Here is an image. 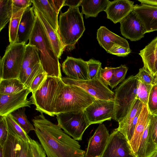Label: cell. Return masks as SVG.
I'll list each match as a JSON object with an SVG mask.
<instances>
[{
  "label": "cell",
  "mask_w": 157,
  "mask_h": 157,
  "mask_svg": "<svg viewBox=\"0 0 157 157\" xmlns=\"http://www.w3.org/2000/svg\"><path fill=\"white\" fill-rule=\"evenodd\" d=\"M43 113L32 120L35 133L47 157H85L79 143L58 125L47 119Z\"/></svg>",
  "instance_id": "cell-1"
},
{
  "label": "cell",
  "mask_w": 157,
  "mask_h": 157,
  "mask_svg": "<svg viewBox=\"0 0 157 157\" xmlns=\"http://www.w3.org/2000/svg\"><path fill=\"white\" fill-rule=\"evenodd\" d=\"M35 14L36 22L28 44L35 46L38 49L41 65L48 76L62 78L59 58L43 25Z\"/></svg>",
  "instance_id": "cell-2"
},
{
  "label": "cell",
  "mask_w": 157,
  "mask_h": 157,
  "mask_svg": "<svg viewBox=\"0 0 157 157\" xmlns=\"http://www.w3.org/2000/svg\"><path fill=\"white\" fill-rule=\"evenodd\" d=\"M82 14L78 7H70L61 12L58 21V33L65 49L73 50L85 31Z\"/></svg>",
  "instance_id": "cell-3"
},
{
  "label": "cell",
  "mask_w": 157,
  "mask_h": 157,
  "mask_svg": "<svg viewBox=\"0 0 157 157\" xmlns=\"http://www.w3.org/2000/svg\"><path fill=\"white\" fill-rule=\"evenodd\" d=\"M96 99L81 88L63 83L55 104V114L84 110Z\"/></svg>",
  "instance_id": "cell-4"
},
{
  "label": "cell",
  "mask_w": 157,
  "mask_h": 157,
  "mask_svg": "<svg viewBox=\"0 0 157 157\" xmlns=\"http://www.w3.org/2000/svg\"><path fill=\"white\" fill-rule=\"evenodd\" d=\"M63 83L62 78L48 76L41 86L32 93L30 98L36 110L54 117L56 101Z\"/></svg>",
  "instance_id": "cell-5"
},
{
  "label": "cell",
  "mask_w": 157,
  "mask_h": 157,
  "mask_svg": "<svg viewBox=\"0 0 157 157\" xmlns=\"http://www.w3.org/2000/svg\"><path fill=\"white\" fill-rule=\"evenodd\" d=\"M138 82L135 76H130L114 90L113 120L118 123L129 113L136 99Z\"/></svg>",
  "instance_id": "cell-6"
},
{
  "label": "cell",
  "mask_w": 157,
  "mask_h": 157,
  "mask_svg": "<svg viewBox=\"0 0 157 157\" xmlns=\"http://www.w3.org/2000/svg\"><path fill=\"white\" fill-rule=\"evenodd\" d=\"M26 44H10L0 58V80L19 78L24 57Z\"/></svg>",
  "instance_id": "cell-7"
},
{
  "label": "cell",
  "mask_w": 157,
  "mask_h": 157,
  "mask_svg": "<svg viewBox=\"0 0 157 157\" xmlns=\"http://www.w3.org/2000/svg\"><path fill=\"white\" fill-rule=\"evenodd\" d=\"M57 125L76 140H81L84 132L90 125L84 110L71 111L56 115Z\"/></svg>",
  "instance_id": "cell-8"
},
{
  "label": "cell",
  "mask_w": 157,
  "mask_h": 157,
  "mask_svg": "<svg viewBox=\"0 0 157 157\" xmlns=\"http://www.w3.org/2000/svg\"><path fill=\"white\" fill-rule=\"evenodd\" d=\"M62 80L65 84L78 86L96 99L113 101L114 93L104 83L98 76L87 80H78L64 77Z\"/></svg>",
  "instance_id": "cell-9"
},
{
  "label": "cell",
  "mask_w": 157,
  "mask_h": 157,
  "mask_svg": "<svg viewBox=\"0 0 157 157\" xmlns=\"http://www.w3.org/2000/svg\"><path fill=\"white\" fill-rule=\"evenodd\" d=\"M114 101L96 99L84 111L90 125L113 119Z\"/></svg>",
  "instance_id": "cell-10"
},
{
  "label": "cell",
  "mask_w": 157,
  "mask_h": 157,
  "mask_svg": "<svg viewBox=\"0 0 157 157\" xmlns=\"http://www.w3.org/2000/svg\"><path fill=\"white\" fill-rule=\"evenodd\" d=\"M31 92L29 89L26 88L14 94H0V116H6L21 108L30 107L33 103L27 97Z\"/></svg>",
  "instance_id": "cell-11"
},
{
  "label": "cell",
  "mask_w": 157,
  "mask_h": 157,
  "mask_svg": "<svg viewBox=\"0 0 157 157\" xmlns=\"http://www.w3.org/2000/svg\"><path fill=\"white\" fill-rule=\"evenodd\" d=\"M100 157H135L128 142L117 128L110 134L109 140Z\"/></svg>",
  "instance_id": "cell-12"
},
{
  "label": "cell",
  "mask_w": 157,
  "mask_h": 157,
  "mask_svg": "<svg viewBox=\"0 0 157 157\" xmlns=\"http://www.w3.org/2000/svg\"><path fill=\"white\" fill-rule=\"evenodd\" d=\"M120 23L121 34L131 41H136L140 40L146 33L143 23L133 10Z\"/></svg>",
  "instance_id": "cell-13"
},
{
  "label": "cell",
  "mask_w": 157,
  "mask_h": 157,
  "mask_svg": "<svg viewBox=\"0 0 157 157\" xmlns=\"http://www.w3.org/2000/svg\"><path fill=\"white\" fill-rule=\"evenodd\" d=\"M65 0H32V2L33 7L42 13L50 25L58 31V16Z\"/></svg>",
  "instance_id": "cell-14"
},
{
  "label": "cell",
  "mask_w": 157,
  "mask_h": 157,
  "mask_svg": "<svg viewBox=\"0 0 157 157\" xmlns=\"http://www.w3.org/2000/svg\"><path fill=\"white\" fill-rule=\"evenodd\" d=\"M109 135L104 124H100L89 140L85 157H100L106 147Z\"/></svg>",
  "instance_id": "cell-15"
},
{
  "label": "cell",
  "mask_w": 157,
  "mask_h": 157,
  "mask_svg": "<svg viewBox=\"0 0 157 157\" xmlns=\"http://www.w3.org/2000/svg\"><path fill=\"white\" fill-rule=\"evenodd\" d=\"M62 68L68 78L78 80L89 79L87 62L81 58L67 56L62 63Z\"/></svg>",
  "instance_id": "cell-16"
},
{
  "label": "cell",
  "mask_w": 157,
  "mask_h": 157,
  "mask_svg": "<svg viewBox=\"0 0 157 157\" xmlns=\"http://www.w3.org/2000/svg\"><path fill=\"white\" fill-rule=\"evenodd\" d=\"M133 11L143 23L146 33L157 31V6L136 4L134 6Z\"/></svg>",
  "instance_id": "cell-17"
},
{
  "label": "cell",
  "mask_w": 157,
  "mask_h": 157,
  "mask_svg": "<svg viewBox=\"0 0 157 157\" xmlns=\"http://www.w3.org/2000/svg\"><path fill=\"white\" fill-rule=\"evenodd\" d=\"M36 19L34 7L26 8L20 21L15 43L26 44L29 39Z\"/></svg>",
  "instance_id": "cell-18"
},
{
  "label": "cell",
  "mask_w": 157,
  "mask_h": 157,
  "mask_svg": "<svg viewBox=\"0 0 157 157\" xmlns=\"http://www.w3.org/2000/svg\"><path fill=\"white\" fill-rule=\"evenodd\" d=\"M134 2L129 0H116L109 2L105 10L107 18L114 23L120 22L133 10Z\"/></svg>",
  "instance_id": "cell-19"
},
{
  "label": "cell",
  "mask_w": 157,
  "mask_h": 157,
  "mask_svg": "<svg viewBox=\"0 0 157 157\" xmlns=\"http://www.w3.org/2000/svg\"><path fill=\"white\" fill-rule=\"evenodd\" d=\"M150 117V114L147 105L144 104L133 136L128 143L132 152L135 157L137 156L141 139L145 127L149 121Z\"/></svg>",
  "instance_id": "cell-20"
},
{
  "label": "cell",
  "mask_w": 157,
  "mask_h": 157,
  "mask_svg": "<svg viewBox=\"0 0 157 157\" xmlns=\"http://www.w3.org/2000/svg\"><path fill=\"white\" fill-rule=\"evenodd\" d=\"M97 39L100 46L107 52L116 44L130 48L128 41L113 33L105 27L101 26L97 30Z\"/></svg>",
  "instance_id": "cell-21"
},
{
  "label": "cell",
  "mask_w": 157,
  "mask_h": 157,
  "mask_svg": "<svg viewBox=\"0 0 157 157\" xmlns=\"http://www.w3.org/2000/svg\"><path fill=\"white\" fill-rule=\"evenodd\" d=\"M34 11L43 25L54 51L59 59L65 48L61 41L58 32L50 25L41 12L34 7Z\"/></svg>",
  "instance_id": "cell-22"
},
{
  "label": "cell",
  "mask_w": 157,
  "mask_h": 157,
  "mask_svg": "<svg viewBox=\"0 0 157 157\" xmlns=\"http://www.w3.org/2000/svg\"><path fill=\"white\" fill-rule=\"evenodd\" d=\"M110 2L108 0H82L81 6L82 13L85 15V17H96L98 13L105 11Z\"/></svg>",
  "instance_id": "cell-23"
},
{
  "label": "cell",
  "mask_w": 157,
  "mask_h": 157,
  "mask_svg": "<svg viewBox=\"0 0 157 157\" xmlns=\"http://www.w3.org/2000/svg\"><path fill=\"white\" fill-rule=\"evenodd\" d=\"M143 104L138 99L135 101L131 110L126 116L119 123L117 129L128 140L131 125L135 117L143 108Z\"/></svg>",
  "instance_id": "cell-24"
},
{
  "label": "cell",
  "mask_w": 157,
  "mask_h": 157,
  "mask_svg": "<svg viewBox=\"0 0 157 157\" xmlns=\"http://www.w3.org/2000/svg\"><path fill=\"white\" fill-rule=\"evenodd\" d=\"M144 67L149 71L154 61L157 59V36L140 51Z\"/></svg>",
  "instance_id": "cell-25"
},
{
  "label": "cell",
  "mask_w": 157,
  "mask_h": 157,
  "mask_svg": "<svg viewBox=\"0 0 157 157\" xmlns=\"http://www.w3.org/2000/svg\"><path fill=\"white\" fill-rule=\"evenodd\" d=\"M40 63L41 61L37 48L35 46L28 44H26L19 79L21 78L28 67Z\"/></svg>",
  "instance_id": "cell-26"
},
{
  "label": "cell",
  "mask_w": 157,
  "mask_h": 157,
  "mask_svg": "<svg viewBox=\"0 0 157 157\" xmlns=\"http://www.w3.org/2000/svg\"><path fill=\"white\" fill-rule=\"evenodd\" d=\"M19 78L0 80V94H13L19 93L26 89Z\"/></svg>",
  "instance_id": "cell-27"
},
{
  "label": "cell",
  "mask_w": 157,
  "mask_h": 157,
  "mask_svg": "<svg viewBox=\"0 0 157 157\" xmlns=\"http://www.w3.org/2000/svg\"><path fill=\"white\" fill-rule=\"evenodd\" d=\"M9 132L18 139L29 143L31 139L16 122L11 114L6 116Z\"/></svg>",
  "instance_id": "cell-28"
},
{
  "label": "cell",
  "mask_w": 157,
  "mask_h": 157,
  "mask_svg": "<svg viewBox=\"0 0 157 157\" xmlns=\"http://www.w3.org/2000/svg\"><path fill=\"white\" fill-rule=\"evenodd\" d=\"M13 15L12 0H0V31L10 21Z\"/></svg>",
  "instance_id": "cell-29"
},
{
  "label": "cell",
  "mask_w": 157,
  "mask_h": 157,
  "mask_svg": "<svg viewBox=\"0 0 157 157\" xmlns=\"http://www.w3.org/2000/svg\"><path fill=\"white\" fill-rule=\"evenodd\" d=\"M44 71H45L41 63L32 65L25 70L23 76L19 79L26 88L29 89L34 78L39 74Z\"/></svg>",
  "instance_id": "cell-30"
},
{
  "label": "cell",
  "mask_w": 157,
  "mask_h": 157,
  "mask_svg": "<svg viewBox=\"0 0 157 157\" xmlns=\"http://www.w3.org/2000/svg\"><path fill=\"white\" fill-rule=\"evenodd\" d=\"M25 108H20L10 113L16 122L27 133L31 131L35 130V128L28 120L26 115Z\"/></svg>",
  "instance_id": "cell-31"
},
{
  "label": "cell",
  "mask_w": 157,
  "mask_h": 157,
  "mask_svg": "<svg viewBox=\"0 0 157 157\" xmlns=\"http://www.w3.org/2000/svg\"><path fill=\"white\" fill-rule=\"evenodd\" d=\"M18 139L9 132L6 140L0 146V157H16V147Z\"/></svg>",
  "instance_id": "cell-32"
},
{
  "label": "cell",
  "mask_w": 157,
  "mask_h": 157,
  "mask_svg": "<svg viewBox=\"0 0 157 157\" xmlns=\"http://www.w3.org/2000/svg\"><path fill=\"white\" fill-rule=\"evenodd\" d=\"M25 9H22L13 14L10 21L9 26V37L10 44L15 43L16 41L20 21L22 14Z\"/></svg>",
  "instance_id": "cell-33"
},
{
  "label": "cell",
  "mask_w": 157,
  "mask_h": 157,
  "mask_svg": "<svg viewBox=\"0 0 157 157\" xmlns=\"http://www.w3.org/2000/svg\"><path fill=\"white\" fill-rule=\"evenodd\" d=\"M128 70V68L125 65H121L115 67L114 73L109 85L112 89L124 81Z\"/></svg>",
  "instance_id": "cell-34"
},
{
  "label": "cell",
  "mask_w": 157,
  "mask_h": 157,
  "mask_svg": "<svg viewBox=\"0 0 157 157\" xmlns=\"http://www.w3.org/2000/svg\"><path fill=\"white\" fill-rule=\"evenodd\" d=\"M152 86V85L146 84L138 81L136 99L147 105Z\"/></svg>",
  "instance_id": "cell-35"
},
{
  "label": "cell",
  "mask_w": 157,
  "mask_h": 157,
  "mask_svg": "<svg viewBox=\"0 0 157 157\" xmlns=\"http://www.w3.org/2000/svg\"><path fill=\"white\" fill-rule=\"evenodd\" d=\"M87 62L89 79L98 77L100 68L101 67V63L99 60L92 59Z\"/></svg>",
  "instance_id": "cell-36"
},
{
  "label": "cell",
  "mask_w": 157,
  "mask_h": 157,
  "mask_svg": "<svg viewBox=\"0 0 157 157\" xmlns=\"http://www.w3.org/2000/svg\"><path fill=\"white\" fill-rule=\"evenodd\" d=\"M16 151V157H33L29 143L19 139Z\"/></svg>",
  "instance_id": "cell-37"
},
{
  "label": "cell",
  "mask_w": 157,
  "mask_h": 157,
  "mask_svg": "<svg viewBox=\"0 0 157 157\" xmlns=\"http://www.w3.org/2000/svg\"><path fill=\"white\" fill-rule=\"evenodd\" d=\"M135 76L137 80L144 84L152 85L155 84L154 77L144 67L139 69Z\"/></svg>",
  "instance_id": "cell-38"
},
{
  "label": "cell",
  "mask_w": 157,
  "mask_h": 157,
  "mask_svg": "<svg viewBox=\"0 0 157 157\" xmlns=\"http://www.w3.org/2000/svg\"><path fill=\"white\" fill-rule=\"evenodd\" d=\"M147 105L150 113L157 111V84L152 86Z\"/></svg>",
  "instance_id": "cell-39"
},
{
  "label": "cell",
  "mask_w": 157,
  "mask_h": 157,
  "mask_svg": "<svg viewBox=\"0 0 157 157\" xmlns=\"http://www.w3.org/2000/svg\"><path fill=\"white\" fill-rule=\"evenodd\" d=\"M150 114L149 129L153 141L157 147V111Z\"/></svg>",
  "instance_id": "cell-40"
},
{
  "label": "cell",
  "mask_w": 157,
  "mask_h": 157,
  "mask_svg": "<svg viewBox=\"0 0 157 157\" xmlns=\"http://www.w3.org/2000/svg\"><path fill=\"white\" fill-rule=\"evenodd\" d=\"M115 70V67H105L104 68H100L99 76L101 80L105 84L108 86L112 79Z\"/></svg>",
  "instance_id": "cell-41"
},
{
  "label": "cell",
  "mask_w": 157,
  "mask_h": 157,
  "mask_svg": "<svg viewBox=\"0 0 157 157\" xmlns=\"http://www.w3.org/2000/svg\"><path fill=\"white\" fill-rule=\"evenodd\" d=\"M29 143L33 157H46L44 149L41 144L37 141L31 139Z\"/></svg>",
  "instance_id": "cell-42"
},
{
  "label": "cell",
  "mask_w": 157,
  "mask_h": 157,
  "mask_svg": "<svg viewBox=\"0 0 157 157\" xmlns=\"http://www.w3.org/2000/svg\"><path fill=\"white\" fill-rule=\"evenodd\" d=\"M9 131L6 116H0V146H2L7 140Z\"/></svg>",
  "instance_id": "cell-43"
},
{
  "label": "cell",
  "mask_w": 157,
  "mask_h": 157,
  "mask_svg": "<svg viewBox=\"0 0 157 157\" xmlns=\"http://www.w3.org/2000/svg\"><path fill=\"white\" fill-rule=\"evenodd\" d=\"M44 71L39 74L33 80L29 88L32 93L38 89L42 85L48 77Z\"/></svg>",
  "instance_id": "cell-44"
},
{
  "label": "cell",
  "mask_w": 157,
  "mask_h": 157,
  "mask_svg": "<svg viewBox=\"0 0 157 157\" xmlns=\"http://www.w3.org/2000/svg\"><path fill=\"white\" fill-rule=\"evenodd\" d=\"M131 52L130 48L116 44L114 45L107 52L118 56L124 57L129 54Z\"/></svg>",
  "instance_id": "cell-45"
},
{
  "label": "cell",
  "mask_w": 157,
  "mask_h": 157,
  "mask_svg": "<svg viewBox=\"0 0 157 157\" xmlns=\"http://www.w3.org/2000/svg\"><path fill=\"white\" fill-rule=\"evenodd\" d=\"M13 14L22 9L30 7L32 0H12Z\"/></svg>",
  "instance_id": "cell-46"
},
{
  "label": "cell",
  "mask_w": 157,
  "mask_h": 157,
  "mask_svg": "<svg viewBox=\"0 0 157 157\" xmlns=\"http://www.w3.org/2000/svg\"><path fill=\"white\" fill-rule=\"evenodd\" d=\"M82 0H66L64 6H68L70 7H79L81 6Z\"/></svg>",
  "instance_id": "cell-47"
},
{
  "label": "cell",
  "mask_w": 157,
  "mask_h": 157,
  "mask_svg": "<svg viewBox=\"0 0 157 157\" xmlns=\"http://www.w3.org/2000/svg\"><path fill=\"white\" fill-rule=\"evenodd\" d=\"M149 72L154 77L157 73V59L154 62Z\"/></svg>",
  "instance_id": "cell-48"
},
{
  "label": "cell",
  "mask_w": 157,
  "mask_h": 157,
  "mask_svg": "<svg viewBox=\"0 0 157 157\" xmlns=\"http://www.w3.org/2000/svg\"><path fill=\"white\" fill-rule=\"evenodd\" d=\"M138 1L141 4L157 6V0H139Z\"/></svg>",
  "instance_id": "cell-49"
},
{
  "label": "cell",
  "mask_w": 157,
  "mask_h": 157,
  "mask_svg": "<svg viewBox=\"0 0 157 157\" xmlns=\"http://www.w3.org/2000/svg\"><path fill=\"white\" fill-rule=\"evenodd\" d=\"M155 84H157V73L154 76Z\"/></svg>",
  "instance_id": "cell-50"
},
{
  "label": "cell",
  "mask_w": 157,
  "mask_h": 157,
  "mask_svg": "<svg viewBox=\"0 0 157 157\" xmlns=\"http://www.w3.org/2000/svg\"><path fill=\"white\" fill-rule=\"evenodd\" d=\"M152 157H157V151L154 154Z\"/></svg>",
  "instance_id": "cell-51"
}]
</instances>
